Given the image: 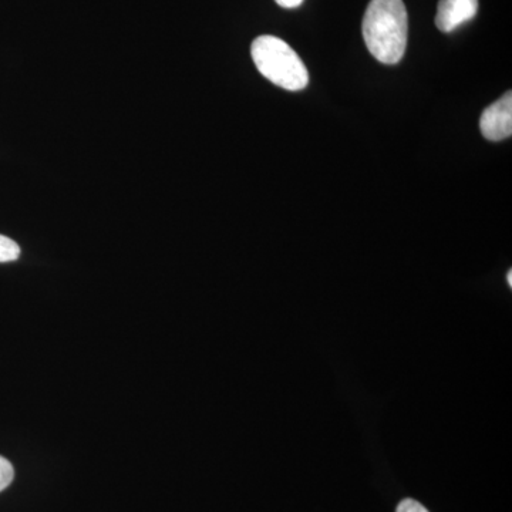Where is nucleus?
Returning a JSON list of instances; mask_svg holds the SVG:
<instances>
[{
    "label": "nucleus",
    "instance_id": "obj_7",
    "mask_svg": "<svg viewBox=\"0 0 512 512\" xmlns=\"http://www.w3.org/2000/svg\"><path fill=\"white\" fill-rule=\"evenodd\" d=\"M396 512H429L420 503L414 500H403Z\"/></svg>",
    "mask_w": 512,
    "mask_h": 512
},
{
    "label": "nucleus",
    "instance_id": "obj_4",
    "mask_svg": "<svg viewBox=\"0 0 512 512\" xmlns=\"http://www.w3.org/2000/svg\"><path fill=\"white\" fill-rule=\"evenodd\" d=\"M478 0H440L436 26L443 33L454 32L477 15Z\"/></svg>",
    "mask_w": 512,
    "mask_h": 512
},
{
    "label": "nucleus",
    "instance_id": "obj_9",
    "mask_svg": "<svg viewBox=\"0 0 512 512\" xmlns=\"http://www.w3.org/2000/svg\"><path fill=\"white\" fill-rule=\"evenodd\" d=\"M508 285H510V288L512 286V272H508Z\"/></svg>",
    "mask_w": 512,
    "mask_h": 512
},
{
    "label": "nucleus",
    "instance_id": "obj_8",
    "mask_svg": "<svg viewBox=\"0 0 512 512\" xmlns=\"http://www.w3.org/2000/svg\"><path fill=\"white\" fill-rule=\"evenodd\" d=\"M275 2L282 8L295 9L302 5L303 0H275Z\"/></svg>",
    "mask_w": 512,
    "mask_h": 512
},
{
    "label": "nucleus",
    "instance_id": "obj_2",
    "mask_svg": "<svg viewBox=\"0 0 512 512\" xmlns=\"http://www.w3.org/2000/svg\"><path fill=\"white\" fill-rule=\"evenodd\" d=\"M251 56L259 73L276 86L291 92H299L308 86L309 73L301 57L279 37H256Z\"/></svg>",
    "mask_w": 512,
    "mask_h": 512
},
{
    "label": "nucleus",
    "instance_id": "obj_1",
    "mask_svg": "<svg viewBox=\"0 0 512 512\" xmlns=\"http://www.w3.org/2000/svg\"><path fill=\"white\" fill-rule=\"evenodd\" d=\"M363 39L369 52L384 64L403 59L407 47V10L403 0H372L363 18Z\"/></svg>",
    "mask_w": 512,
    "mask_h": 512
},
{
    "label": "nucleus",
    "instance_id": "obj_6",
    "mask_svg": "<svg viewBox=\"0 0 512 512\" xmlns=\"http://www.w3.org/2000/svg\"><path fill=\"white\" fill-rule=\"evenodd\" d=\"M13 477H15V470L12 464L5 457L0 456V493L12 484Z\"/></svg>",
    "mask_w": 512,
    "mask_h": 512
},
{
    "label": "nucleus",
    "instance_id": "obj_3",
    "mask_svg": "<svg viewBox=\"0 0 512 512\" xmlns=\"http://www.w3.org/2000/svg\"><path fill=\"white\" fill-rule=\"evenodd\" d=\"M483 136L490 141H501L512 134V93L507 92L483 111L480 120Z\"/></svg>",
    "mask_w": 512,
    "mask_h": 512
},
{
    "label": "nucleus",
    "instance_id": "obj_5",
    "mask_svg": "<svg viewBox=\"0 0 512 512\" xmlns=\"http://www.w3.org/2000/svg\"><path fill=\"white\" fill-rule=\"evenodd\" d=\"M19 256V245L13 239L0 235V262L16 261Z\"/></svg>",
    "mask_w": 512,
    "mask_h": 512
}]
</instances>
